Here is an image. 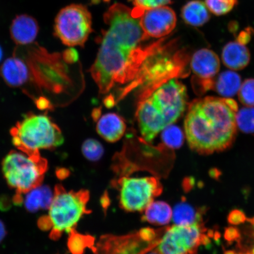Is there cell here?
Wrapping results in <instances>:
<instances>
[{
  "mask_svg": "<svg viewBox=\"0 0 254 254\" xmlns=\"http://www.w3.org/2000/svg\"><path fill=\"white\" fill-rule=\"evenodd\" d=\"M104 21L107 30L90 73L100 94H106L116 85L134 80L155 42L143 46L148 37L134 9L114 4L104 15Z\"/></svg>",
  "mask_w": 254,
  "mask_h": 254,
  "instance_id": "6da1fadb",
  "label": "cell"
},
{
  "mask_svg": "<svg viewBox=\"0 0 254 254\" xmlns=\"http://www.w3.org/2000/svg\"><path fill=\"white\" fill-rule=\"evenodd\" d=\"M236 101L230 98L206 97L189 104L184 133L189 147L201 155L229 148L236 139Z\"/></svg>",
  "mask_w": 254,
  "mask_h": 254,
  "instance_id": "7a4b0ae2",
  "label": "cell"
},
{
  "mask_svg": "<svg viewBox=\"0 0 254 254\" xmlns=\"http://www.w3.org/2000/svg\"><path fill=\"white\" fill-rule=\"evenodd\" d=\"M176 44L166 43L164 38L155 41L134 80L120 90L117 101L135 91L138 102L170 79L186 77L189 56L184 49L177 50Z\"/></svg>",
  "mask_w": 254,
  "mask_h": 254,
  "instance_id": "3957f363",
  "label": "cell"
},
{
  "mask_svg": "<svg viewBox=\"0 0 254 254\" xmlns=\"http://www.w3.org/2000/svg\"><path fill=\"white\" fill-rule=\"evenodd\" d=\"M187 88L179 78L160 85L139 101L136 117L142 139L150 142L183 115L187 105Z\"/></svg>",
  "mask_w": 254,
  "mask_h": 254,
  "instance_id": "277c9868",
  "label": "cell"
},
{
  "mask_svg": "<svg viewBox=\"0 0 254 254\" xmlns=\"http://www.w3.org/2000/svg\"><path fill=\"white\" fill-rule=\"evenodd\" d=\"M12 142L18 150L28 154L53 150L64 138L58 126L45 114H28L11 129Z\"/></svg>",
  "mask_w": 254,
  "mask_h": 254,
  "instance_id": "5b68a950",
  "label": "cell"
},
{
  "mask_svg": "<svg viewBox=\"0 0 254 254\" xmlns=\"http://www.w3.org/2000/svg\"><path fill=\"white\" fill-rule=\"evenodd\" d=\"M89 199L87 190L74 191L66 190L60 184L56 186L48 215L52 225L51 239L59 240L64 233H70L75 230L82 216L91 212L87 206Z\"/></svg>",
  "mask_w": 254,
  "mask_h": 254,
  "instance_id": "8992f818",
  "label": "cell"
},
{
  "mask_svg": "<svg viewBox=\"0 0 254 254\" xmlns=\"http://www.w3.org/2000/svg\"><path fill=\"white\" fill-rule=\"evenodd\" d=\"M47 168V161L40 153L28 154L20 150L9 152L2 162L6 182L21 194L41 185Z\"/></svg>",
  "mask_w": 254,
  "mask_h": 254,
  "instance_id": "52a82bcc",
  "label": "cell"
},
{
  "mask_svg": "<svg viewBox=\"0 0 254 254\" xmlns=\"http://www.w3.org/2000/svg\"><path fill=\"white\" fill-rule=\"evenodd\" d=\"M114 186L119 190L121 207L128 212H142L163 192L160 180L155 177L123 176Z\"/></svg>",
  "mask_w": 254,
  "mask_h": 254,
  "instance_id": "ba28073f",
  "label": "cell"
},
{
  "mask_svg": "<svg viewBox=\"0 0 254 254\" xmlns=\"http://www.w3.org/2000/svg\"><path fill=\"white\" fill-rule=\"evenodd\" d=\"M54 28L56 36L65 46L83 47L93 31L91 15L84 5L66 6L57 14Z\"/></svg>",
  "mask_w": 254,
  "mask_h": 254,
  "instance_id": "9c48e42d",
  "label": "cell"
},
{
  "mask_svg": "<svg viewBox=\"0 0 254 254\" xmlns=\"http://www.w3.org/2000/svg\"><path fill=\"white\" fill-rule=\"evenodd\" d=\"M164 228L154 230L144 228L138 233L123 237H113L101 241L97 254H145L157 246Z\"/></svg>",
  "mask_w": 254,
  "mask_h": 254,
  "instance_id": "30bf717a",
  "label": "cell"
},
{
  "mask_svg": "<svg viewBox=\"0 0 254 254\" xmlns=\"http://www.w3.org/2000/svg\"><path fill=\"white\" fill-rule=\"evenodd\" d=\"M202 231L199 222L167 227L156 250L161 254H196L202 244Z\"/></svg>",
  "mask_w": 254,
  "mask_h": 254,
  "instance_id": "8fae6325",
  "label": "cell"
},
{
  "mask_svg": "<svg viewBox=\"0 0 254 254\" xmlns=\"http://www.w3.org/2000/svg\"><path fill=\"white\" fill-rule=\"evenodd\" d=\"M190 67L194 75L193 85H198L196 89L206 91L211 89L212 81L220 71V60L214 51L200 49L190 60Z\"/></svg>",
  "mask_w": 254,
  "mask_h": 254,
  "instance_id": "7c38bea8",
  "label": "cell"
},
{
  "mask_svg": "<svg viewBox=\"0 0 254 254\" xmlns=\"http://www.w3.org/2000/svg\"><path fill=\"white\" fill-rule=\"evenodd\" d=\"M139 23L148 38L163 39L174 30L177 16L172 8L162 6L142 11Z\"/></svg>",
  "mask_w": 254,
  "mask_h": 254,
  "instance_id": "4fadbf2b",
  "label": "cell"
},
{
  "mask_svg": "<svg viewBox=\"0 0 254 254\" xmlns=\"http://www.w3.org/2000/svg\"><path fill=\"white\" fill-rule=\"evenodd\" d=\"M39 26L36 19L22 14L17 16L10 27V36L18 45H27L33 43L39 34Z\"/></svg>",
  "mask_w": 254,
  "mask_h": 254,
  "instance_id": "5bb4252c",
  "label": "cell"
},
{
  "mask_svg": "<svg viewBox=\"0 0 254 254\" xmlns=\"http://www.w3.org/2000/svg\"><path fill=\"white\" fill-rule=\"evenodd\" d=\"M221 57L224 65L232 71L245 68L251 60L250 50L246 44L237 40L231 41L224 47Z\"/></svg>",
  "mask_w": 254,
  "mask_h": 254,
  "instance_id": "9a60e30c",
  "label": "cell"
},
{
  "mask_svg": "<svg viewBox=\"0 0 254 254\" xmlns=\"http://www.w3.org/2000/svg\"><path fill=\"white\" fill-rule=\"evenodd\" d=\"M126 128L125 120L119 114L113 113L99 117L96 126L98 134L110 142L119 141L125 135Z\"/></svg>",
  "mask_w": 254,
  "mask_h": 254,
  "instance_id": "2e32d148",
  "label": "cell"
},
{
  "mask_svg": "<svg viewBox=\"0 0 254 254\" xmlns=\"http://www.w3.org/2000/svg\"><path fill=\"white\" fill-rule=\"evenodd\" d=\"M1 75L7 84L12 87H19L28 80L29 71L23 60L17 57H12L2 64Z\"/></svg>",
  "mask_w": 254,
  "mask_h": 254,
  "instance_id": "e0dca14e",
  "label": "cell"
},
{
  "mask_svg": "<svg viewBox=\"0 0 254 254\" xmlns=\"http://www.w3.org/2000/svg\"><path fill=\"white\" fill-rule=\"evenodd\" d=\"M182 17L187 24L199 27L208 23L211 15L205 2L201 0H191L184 5Z\"/></svg>",
  "mask_w": 254,
  "mask_h": 254,
  "instance_id": "ac0fdd59",
  "label": "cell"
},
{
  "mask_svg": "<svg viewBox=\"0 0 254 254\" xmlns=\"http://www.w3.org/2000/svg\"><path fill=\"white\" fill-rule=\"evenodd\" d=\"M54 198V192L48 186H40L25 193L23 204L28 212L49 209Z\"/></svg>",
  "mask_w": 254,
  "mask_h": 254,
  "instance_id": "d6986e66",
  "label": "cell"
},
{
  "mask_svg": "<svg viewBox=\"0 0 254 254\" xmlns=\"http://www.w3.org/2000/svg\"><path fill=\"white\" fill-rule=\"evenodd\" d=\"M242 84L239 74L234 71L222 72L212 81L211 89L222 97L231 98L238 94Z\"/></svg>",
  "mask_w": 254,
  "mask_h": 254,
  "instance_id": "ffe728a7",
  "label": "cell"
},
{
  "mask_svg": "<svg viewBox=\"0 0 254 254\" xmlns=\"http://www.w3.org/2000/svg\"><path fill=\"white\" fill-rule=\"evenodd\" d=\"M144 211L142 220L154 225H167L173 216L171 206L163 201L152 202Z\"/></svg>",
  "mask_w": 254,
  "mask_h": 254,
  "instance_id": "44dd1931",
  "label": "cell"
},
{
  "mask_svg": "<svg viewBox=\"0 0 254 254\" xmlns=\"http://www.w3.org/2000/svg\"><path fill=\"white\" fill-rule=\"evenodd\" d=\"M172 217L176 225H187L199 222L201 216L191 205L182 201L175 206Z\"/></svg>",
  "mask_w": 254,
  "mask_h": 254,
  "instance_id": "7402d4cb",
  "label": "cell"
},
{
  "mask_svg": "<svg viewBox=\"0 0 254 254\" xmlns=\"http://www.w3.org/2000/svg\"><path fill=\"white\" fill-rule=\"evenodd\" d=\"M68 241V247L72 254H83L87 248H90L95 253L96 248L94 247V238L84 236L72 230Z\"/></svg>",
  "mask_w": 254,
  "mask_h": 254,
  "instance_id": "603a6c76",
  "label": "cell"
},
{
  "mask_svg": "<svg viewBox=\"0 0 254 254\" xmlns=\"http://www.w3.org/2000/svg\"><path fill=\"white\" fill-rule=\"evenodd\" d=\"M162 131L161 139L166 147L173 150L180 148L183 145L185 135L180 127L172 125Z\"/></svg>",
  "mask_w": 254,
  "mask_h": 254,
  "instance_id": "cb8c5ba5",
  "label": "cell"
},
{
  "mask_svg": "<svg viewBox=\"0 0 254 254\" xmlns=\"http://www.w3.org/2000/svg\"><path fill=\"white\" fill-rule=\"evenodd\" d=\"M236 122L241 131L254 134V107H245L238 110Z\"/></svg>",
  "mask_w": 254,
  "mask_h": 254,
  "instance_id": "d4e9b609",
  "label": "cell"
},
{
  "mask_svg": "<svg viewBox=\"0 0 254 254\" xmlns=\"http://www.w3.org/2000/svg\"><path fill=\"white\" fill-rule=\"evenodd\" d=\"M82 154L88 160L97 161L100 160L104 154L103 145L97 139L89 138L82 145Z\"/></svg>",
  "mask_w": 254,
  "mask_h": 254,
  "instance_id": "484cf974",
  "label": "cell"
},
{
  "mask_svg": "<svg viewBox=\"0 0 254 254\" xmlns=\"http://www.w3.org/2000/svg\"><path fill=\"white\" fill-rule=\"evenodd\" d=\"M205 3L211 13L222 16L233 10L238 4V0H205Z\"/></svg>",
  "mask_w": 254,
  "mask_h": 254,
  "instance_id": "4316f807",
  "label": "cell"
},
{
  "mask_svg": "<svg viewBox=\"0 0 254 254\" xmlns=\"http://www.w3.org/2000/svg\"><path fill=\"white\" fill-rule=\"evenodd\" d=\"M238 95L244 106L254 107V78L247 79L242 82Z\"/></svg>",
  "mask_w": 254,
  "mask_h": 254,
  "instance_id": "83f0119b",
  "label": "cell"
},
{
  "mask_svg": "<svg viewBox=\"0 0 254 254\" xmlns=\"http://www.w3.org/2000/svg\"><path fill=\"white\" fill-rule=\"evenodd\" d=\"M135 8L141 12L147 9L166 6L171 3V0H133Z\"/></svg>",
  "mask_w": 254,
  "mask_h": 254,
  "instance_id": "f1b7e54d",
  "label": "cell"
},
{
  "mask_svg": "<svg viewBox=\"0 0 254 254\" xmlns=\"http://www.w3.org/2000/svg\"><path fill=\"white\" fill-rule=\"evenodd\" d=\"M246 220L245 214L239 209H234L228 216V221L233 225H240L244 223Z\"/></svg>",
  "mask_w": 254,
  "mask_h": 254,
  "instance_id": "f546056e",
  "label": "cell"
},
{
  "mask_svg": "<svg viewBox=\"0 0 254 254\" xmlns=\"http://www.w3.org/2000/svg\"><path fill=\"white\" fill-rule=\"evenodd\" d=\"M240 237V231L234 227L226 228L224 233L225 239L228 241H234Z\"/></svg>",
  "mask_w": 254,
  "mask_h": 254,
  "instance_id": "4dcf8cb0",
  "label": "cell"
},
{
  "mask_svg": "<svg viewBox=\"0 0 254 254\" xmlns=\"http://www.w3.org/2000/svg\"><path fill=\"white\" fill-rule=\"evenodd\" d=\"M253 33L254 30L253 28H247L245 30L241 32L239 36H238L237 41L246 45V44L249 42Z\"/></svg>",
  "mask_w": 254,
  "mask_h": 254,
  "instance_id": "1f68e13d",
  "label": "cell"
},
{
  "mask_svg": "<svg viewBox=\"0 0 254 254\" xmlns=\"http://www.w3.org/2000/svg\"><path fill=\"white\" fill-rule=\"evenodd\" d=\"M64 59L66 62L73 63L77 61L78 55L75 50L69 49L64 53Z\"/></svg>",
  "mask_w": 254,
  "mask_h": 254,
  "instance_id": "d6a6232c",
  "label": "cell"
},
{
  "mask_svg": "<svg viewBox=\"0 0 254 254\" xmlns=\"http://www.w3.org/2000/svg\"><path fill=\"white\" fill-rule=\"evenodd\" d=\"M38 225L41 230L43 231H49L52 230V225L51 224L50 219L48 215L43 216L42 217L39 218L38 221Z\"/></svg>",
  "mask_w": 254,
  "mask_h": 254,
  "instance_id": "836d02e7",
  "label": "cell"
},
{
  "mask_svg": "<svg viewBox=\"0 0 254 254\" xmlns=\"http://www.w3.org/2000/svg\"><path fill=\"white\" fill-rule=\"evenodd\" d=\"M10 199L6 195L0 196V210L7 211L11 207Z\"/></svg>",
  "mask_w": 254,
  "mask_h": 254,
  "instance_id": "e575fe53",
  "label": "cell"
},
{
  "mask_svg": "<svg viewBox=\"0 0 254 254\" xmlns=\"http://www.w3.org/2000/svg\"><path fill=\"white\" fill-rule=\"evenodd\" d=\"M7 235V230H6L5 226L3 222L0 220V243H1L3 240Z\"/></svg>",
  "mask_w": 254,
  "mask_h": 254,
  "instance_id": "d590c367",
  "label": "cell"
},
{
  "mask_svg": "<svg viewBox=\"0 0 254 254\" xmlns=\"http://www.w3.org/2000/svg\"><path fill=\"white\" fill-rule=\"evenodd\" d=\"M218 171L216 169H212L211 170L210 172H209V175H210V176L212 178H217L220 176V173H218Z\"/></svg>",
  "mask_w": 254,
  "mask_h": 254,
  "instance_id": "8d00e7d4",
  "label": "cell"
},
{
  "mask_svg": "<svg viewBox=\"0 0 254 254\" xmlns=\"http://www.w3.org/2000/svg\"><path fill=\"white\" fill-rule=\"evenodd\" d=\"M224 254H237V253L233 252V251H227V252H225Z\"/></svg>",
  "mask_w": 254,
  "mask_h": 254,
  "instance_id": "74e56055",
  "label": "cell"
},
{
  "mask_svg": "<svg viewBox=\"0 0 254 254\" xmlns=\"http://www.w3.org/2000/svg\"><path fill=\"white\" fill-rule=\"evenodd\" d=\"M147 254H161L160 253H159L158 252H157V251L156 250H155L152 251V252H151V253H149Z\"/></svg>",
  "mask_w": 254,
  "mask_h": 254,
  "instance_id": "f35d334b",
  "label": "cell"
},
{
  "mask_svg": "<svg viewBox=\"0 0 254 254\" xmlns=\"http://www.w3.org/2000/svg\"><path fill=\"white\" fill-rule=\"evenodd\" d=\"M2 58V50L1 47H0V62H1Z\"/></svg>",
  "mask_w": 254,
  "mask_h": 254,
  "instance_id": "ab89813d",
  "label": "cell"
},
{
  "mask_svg": "<svg viewBox=\"0 0 254 254\" xmlns=\"http://www.w3.org/2000/svg\"><path fill=\"white\" fill-rule=\"evenodd\" d=\"M248 220L250 221L251 223L254 225V218L249 219V220Z\"/></svg>",
  "mask_w": 254,
  "mask_h": 254,
  "instance_id": "60d3db41",
  "label": "cell"
},
{
  "mask_svg": "<svg viewBox=\"0 0 254 254\" xmlns=\"http://www.w3.org/2000/svg\"><path fill=\"white\" fill-rule=\"evenodd\" d=\"M253 254H254V250H253Z\"/></svg>",
  "mask_w": 254,
  "mask_h": 254,
  "instance_id": "b9f144b4",
  "label": "cell"
}]
</instances>
